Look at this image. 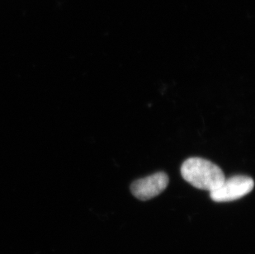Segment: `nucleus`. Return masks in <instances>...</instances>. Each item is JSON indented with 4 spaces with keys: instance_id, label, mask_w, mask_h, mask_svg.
Returning a JSON list of instances; mask_svg holds the SVG:
<instances>
[{
    "instance_id": "obj_1",
    "label": "nucleus",
    "mask_w": 255,
    "mask_h": 254,
    "mask_svg": "<svg viewBox=\"0 0 255 254\" xmlns=\"http://www.w3.org/2000/svg\"><path fill=\"white\" fill-rule=\"evenodd\" d=\"M183 179L192 186L211 192L217 189L226 179L220 167L204 158H188L181 167Z\"/></svg>"
},
{
    "instance_id": "obj_2",
    "label": "nucleus",
    "mask_w": 255,
    "mask_h": 254,
    "mask_svg": "<svg viewBox=\"0 0 255 254\" xmlns=\"http://www.w3.org/2000/svg\"><path fill=\"white\" fill-rule=\"evenodd\" d=\"M255 182L248 176L236 175L226 178L217 189L210 192V197L216 202H233L248 195L253 190Z\"/></svg>"
},
{
    "instance_id": "obj_3",
    "label": "nucleus",
    "mask_w": 255,
    "mask_h": 254,
    "mask_svg": "<svg viewBox=\"0 0 255 254\" xmlns=\"http://www.w3.org/2000/svg\"><path fill=\"white\" fill-rule=\"evenodd\" d=\"M169 177L163 172L140 178L130 185L133 196L140 201H148L160 194L169 184Z\"/></svg>"
}]
</instances>
